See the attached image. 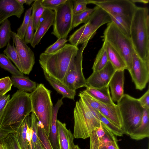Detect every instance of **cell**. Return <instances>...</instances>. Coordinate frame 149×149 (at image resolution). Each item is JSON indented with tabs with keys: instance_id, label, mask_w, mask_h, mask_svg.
<instances>
[{
	"instance_id": "cell-1",
	"label": "cell",
	"mask_w": 149,
	"mask_h": 149,
	"mask_svg": "<svg viewBox=\"0 0 149 149\" xmlns=\"http://www.w3.org/2000/svg\"><path fill=\"white\" fill-rule=\"evenodd\" d=\"M130 37L134 51L149 63V14L147 7H137L132 18Z\"/></svg>"
},
{
	"instance_id": "cell-2",
	"label": "cell",
	"mask_w": 149,
	"mask_h": 149,
	"mask_svg": "<svg viewBox=\"0 0 149 149\" xmlns=\"http://www.w3.org/2000/svg\"><path fill=\"white\" fill-rule=\"evenodd\" d=\"M79 49L77 46L66 43L62 48L54 52L42 53L39 63L43 71L62 83L71 61Z\"/></svg>"
},
{
	"instance_id": "cell-3",
	"label": "cell",
	"mask_w": 149,
	"mask_h": 149,
	"mask_svg": "<svg viewBox=\"0 0 149 149\" xmlns=\"http://www.w3.org/2000/svg\"><path fill=\"white\" fill-rule=\"evenodd\" d=\"M31 112L30 93L18 90L13 95L4 108L0 128L13 129L18 127Z\"/></svg>"
},
{
	"instance_id": "cell-4",
	"label": "cell",
	"mask_w": 149,
	"mask_h": 149,
	"mask_svg": "<svg viewBox=\"0 0 149 149\" xmlns=\"http://www.w3.org/2000/svg\"><path fill=\"white\" fill-rule=\"evenodd\" d=\"M51 91L44 84H38L35 89L30 93L33 113L38 120L43 125L47 135L49 136L52 119L53 104L51 100Z\"/></svg>"
},
{
	"instance_id": "cell-5",
	"label": "cell",
	"mask_w": 149,
	"mask_h": 149,
	"mask_svg": "<svg viewBox=\"0 0 149 149\" xmlns=\"http://www.w3.org/2000/svg\"><path fill=\"white\" fill-rule=\"evenodd\" d=\"M122 123L124 134L129 135L140 125L143 108L138 99L127 94H124L117 102Z\"/></svg>"
},
{
	"instance_id": "cell-6",
	"label": "cell",
	"mask_w": 149,
	"mask_h": 149,
	"mask_svg": "<svg viewBox=\"0 0 149 149\" xmlns=\"http://www.w3.org/2000/svg\"><path fill=\"white\" fill-rule=\"evenodd\" d=\"M105 40L118 52L124 60L129 71L131 68L134 50L130 37L123 33L112 22L107 23L103 35Z\"/></svg>"
},
{
	"instance_id": "cell-7",
	"label": "cell",
	"mask_w": 149,
	"mask_h": 149,
	"mask_svg": "<svg viewBox=\"0 0 149 149\" xmlns=\"http://www.w3.org/2000/svg\"><path fill=\"white\" fill-rule=\"evenodd\" d=\"M73 134L74 138L85 139L90 137L92 130L99 127L101 122L80 98L76 102L74 110Z\"/></svg>"
},
{
	"instance_id": "cell-8",
	"label": "cell",
	"mask_w": 149,
	"mask_h": 149,
	"mask_svg": "<svg viewBox=\"0 0 149 149\" xmlns=\"http://www.w3.org/2000/svg\"><path fill=\"white\" fill-rule=\"evenodd\" d=\"M73 4L72 1L67 0L54 10L55 16L52 34L58 39L67 38L73 29Z\"/></svg>"
},
{
	"instance_id": "cell-9",
	"label": "cell",
	"mask_w": 149,
	"mask_h": 149,
	"mask_svg": "<svg viewBox=\"0 0 149 149\" xmlns=\"http://www.w3.org/2000/svg\"><path fill=\"white\" fill-rule=\"evenodd\" d=\"M89 40L82 44L76 56L72 60L62 83L72 90L86 87V81L83 72V53Z\"/></svg>"
},
{
	"instance_id": "cell-10",
	"label": "cell",
	"mask_w": 149,
	"mask_h": 149,
	"mask_svg": "<svg viewBox=\"0 0 149 149\" xmlns=\"http://www.w3.org/2000/svg\"><path fill=\"white\" fill-rule=\"evenodd\" d=\"M88 3L96 5L108 14L131 19L138 7L132 0H88Z\"/></svg>"
},
{
	"instance_id": "cell-11",
	"label": "cell",
	"mask_w": 149,
	"mask_h": 149,
	"mask_svg": "<svg viewBox=\"0 0 149 149\" xmlns=\"http://www.w3.org/2000/svg\"><path fill=\"white\" fill-rule=\"evenodd\" d=\"M86 24V25L78 44H82L92 38L97 29L102 25L111 22L108 14L100 8L96 6Z\"/></svg>"
},
{
	"instance_id": "cell-12",
	"label": "cell",
	"mask_w": 149,
	"mask_h": 149,
	"mask_svg": "<svg viewBox=\"0 0 149 149\" xmlns=\"http://www.w3.org/2000/svg\"><path fill=\"white\" fill-rule=\"evenodd\" d=\"M136 89L142 90L146 87L149 80V63L143 61L134 51L132 66L129 71Z\"/></svg>"
},
{
	"instance_id": "cell-13",
	"label": "cell",
	"mask_w": 149,
	"mask_h": 149,
	"mask_svg": "<svg viewBox=\"0 0 149 149\" xmlns=\"http://www.w3.org/2000/svg\"><path fill=\"white\" fill-rule=\"evenodd\" d=\"M11 38L15 46L22 69V73L28 75L35 63L34 53L24 40L20 39L15 32L12 31Z\"/></svg>"
},
{
	"instance_id": "cell-14",
	"label": "cell",
	"mask_w": 149,
	"mask_h": 149,
	"mask_svg": "<svg viewBox=\"0 0 149 149\" xmlns=\"http://www.w3.org/2000/svg\"><path fill=\"white\" fill-rule=\"evenodd\" d=\"M116 70L109 61L100 70L93 72L86 79V87L100 88L108 86L109 82Z\"/></svg>"
},
{
	"instance_id": "cell-15",
	"label": "cell",
	"mask_w": 149,
	"mask_h": 149,
	"mask_svg": "<svg viewBox=\"0 0 149 149\" xmlns=\"http://www.w3.org/2000/svg\"><path fill=\"white\" fill-rule=\"evenodd\" d=\"M90 149H102L108 144L117 140L116 136L101 123L99 127L95 128L90 136Z\"/></svg>"
},
{
	"instance_id": "cell-16",
	"label": "cell",
	"mask_w": 149,
	"mask_h": 149,
	"mask_svg": "<svg viewBox=\"0 0 149 149\" xmlns=\"http://www.w3.org/2000/svg\"><path fill=\"white\" fill-rule=\"evenodd\" d=\"M55 16L54 10L45 8L31 44L33 47L38 44L49 28L53 25Z\"/></svg>"
},
{
	"instance_id": "cell-17",
	"label": "cell",
	"mask_w": 149,
	"mask_h": 149,
	"mask_svg": "<svg viewBox=\"0 0 149 149\" xmlns=\"http://www.w3.org/2000/svg\"><path fill=\"white\" fill-rule=\"evenodd\" d=\"M24 9L16 0H0V24L12 16L19 18Z\"/></svg>"
},
{
	"instance_id": "cell-18",
	"label": "cell",
	"mask_w": 149,
	"mask_h": 149,
	"mask_svg": "<svg viewBox=\"0 0 149 149\" xmlns=\"http://www.w3.org/2000/svg\"><path fill=\"white\" fill-rule=\"evenodd\" d=\"M124 70H116L109 83L108 86L110 88L112 95L111 98L113 102H118L124 94Z\"/></svg>"
},
{
	"instance_id": "cell-19",
	"label": "cell",
	"mask_w": 149,
	"mask_h": 149,
	"mask_svg": "<svg viewBox=\"0 0 149 149\" xmlns=\"http://www.w3.org/2000/svg\"><path fill=\"white\" fill-rule=\"evenodd\" d=\"M57 139L58 149H73L74 146V136L68 129L65 123L57 120Z\"/></svg>"
},
{
	"instance_id": "cell-20",
	"label": "cell",
	"mask_w": 149,
	"mask_h": 149,
	"mask_svg": "<svg viewBox=\"0 0 149 149\" xmlns=\"http://www.w3.org/2000/svg\"><path fill=\"white\" fill-rule=\"evenodd\" d=\"M100 103L99 112L109 120L122 130V121L117 104L114 103L108 104L100 102Z\"/></svg>"
},
{
	"instance_id": "cell-21",
	"label": "cell",
	"mask_w": 149,
	"mask_h": 149,
	"mask_svg": "<svg viewBox=\"0 0 149 149\" xmlns=\"http://www.w3.org/2000/svg\"><path fill=\"white\" fill-rule=\"evenodd\" d=\"M134 140H139L149 136V109H143L141 123L129 135Z\"/></svg>"
},
{
	"instance_id": "cell-22",
	"label": "cell",
	"mask_w": 149,
	"mask_h": 149,
	"mask_svg": "<svg viewBox=\"0 0 149 149\" xmlns=\"http://www.w3.org/2000/svg\"><path fill=\"white\" fill-rule=\"evenodd\" d=\"M31 124V117L29 115L19 126L12 129L16 134L21 149H30V145L27 139V130Z\"/></svg>"
},
{
	"instance_id": "cell-23",
	"label": "cell",
	"mask_w": 149,
	"mask_h": 149,
	"mask_svg": "<svg viewBox=\"0 0 149 149\" xmlns=\"http://www.w3.org/2000/svg\"><path fill=\"white\" fill-rule=\"evenodd\" d=\"M63 97L59 99L53 107L49 139L53 149H58L57 139V115L60 107L63 104L62 100Z\"/></svg>"
},
{
	"instance_id": "cell-24",
	"label": "cell",
	"mask_w": 149,
	"mask_h": 149,
	"mask_svg": "<svg viewBox=\"0 0 149 149\" xmlns=\"http://www.w3.org/2000/svg\"><path fill=\"white\" fill-rule=\"evenodd\" d=\"M103 41L105 43L109 61L115 69L116 70L127 69L126 65L120 55L109 43L105 40Z\"/></svg>"
},
{
	"instance_id": "cell-25",
	"label": "cell",
	"mask_w": 149,
	"mask_h": 149,
	"mask_svg": "<svg viewBox=\"0 0 149 149\" xmlns=\"http://www.w3.org/2000/svg\"><path fill=\"white\" fill-rule=\"evenodd\" d=\"M84 91L100 102L108 104L114 103L110 95L109 86L100 88L87 87Z\"/></svg>"
},
{
	"instance_id": "cell-26",
	"label": "cell",
	"mask_w": 149,
	"mask_h": 149,
	"mask_svg": "<svg viewBox=\"0 0 149 149\" xmlns=\"http://www.w3.org/2000/svg\"><path fill=\"white\" fill-rule=\"evenodd\" d=\"M45 78L50 84L63 97L74 100L76 95V91L72 90L61 82L56 79L43 71Z\"/></svg>"
},
{
	"instance_id": "cell-27",
	"label": "cell",
	"mask_w": 149,
	"mask_h": 149,
	"mask_svg": "<svg viewBox=\"0 0 149 149\" xmlns=\"http://www.w3.org/2000/svg\"><path fill=\"white\" fill-rule=\"evenodd\" d=\"M10 79L13 85L19 90L31 93L37 87L36 83L27 77L12 75Z\"/></svg>"
},
{
	"instance_id": "cell-28",
	"label": "cell",
	"mask_w": 149,
	"mask_h": 149,
	"mask_svg": "<svg viewBox=\"0 0 149 149\" xmlns=\"http://www.w3.org/2000/svg\"><path fill=\"white\" fill-rule=\"evenodd\" d=\"M111 22L125 34L130 37L132 19L122 16L108 14Z\"/></svg>"
},
{
	"instance_id": "cell-29",
	"label": "cell",
	"mask_w": 149,
	"mask_h": 149,
	"mask_svg": "<svg viewBox=\"0 0 149 149\" xmlns=\"http://www.w3.org/2000/svg\"><path fill=\"white\" fill-rule=\"evenodd\" d=\"M0 26V49L7 45L11 37V24L7 19Z\"/></svg>"
},
{
	"instance_id": "cell-30",
	"label": "cell",
	"mask_w": 149,
	"mask_h": 149,
	"mask_svg": "<svg viewBox=\"0 0 149 149\" xmlns=\"http://www.w3.org/2000/svg\"><path fill=\"white\" fill-rule=\"evenodd\" d=\"M109 61L105 42H104L101 48L98 52L94 62L92 69L93 72L102 69Z\"/></svg>"
},
{
	"instance_id": "cell-31",
	"label": "cell",
	"mask_w": 149,
	"mask_h": 149,
	"mask_svg": "<svg viewBox=\"0 0 149 149\" xmlns=\"http://www.w3.org/2000/svg\"><path fill=\"white\" fill-rule=\"evenodd\" d=\"M41 0H36L32 6V17L34 30L36 31L45 10V8L42 5Z\"/></svg>"
},
{
	"instance_id": "cell-32",
	"label": "cell",
	"mask_w": 149,
	"mask_h": 149,
	"mask_svg": "<svg viewBox=\"0 0 149 149\" xmlns=\"http://www.w3.org/2000/svg\"><path fill=\"white\" fill-rule=\"evenodd\" d=\"M97 114L102 125L108 129L116 136H123L124 133L122 130L112 123L102 115L99 111Z\"/></svg>"
},
{
	"instance_id": "cell-33",
	"label": "cell",
	"mask_w": 149,
	"mask_h": 149,
	"mask_svg": "<svg viewBox=\"0 0 149 149\" xmlns=\"http://www.w3.org/2000/svg\"><path fill=\"white\" fill-rule=\"evenodd\" d=\"M96 8V6L92 8H87L86 10L81 12L73 14L72 20L73 28L77 26L81 23H85Z\"/></svg>"
},
{
	"instance_id": "cell-34",
	"label": "cell",
	"mask_w": 149,
	"mask_h": 149,
	"mask_svg": "<svg viewBox=\"0 0 149 149\" xmlns=\"http://www.w3.org/2000/svg\"><path fill=\"white\" fill-rule=\"evenodd\" d=\"M0 67L6 70L12 75L23 76L24 74L11 63L9 58L5 54L0 53Z\"/></svg>"
},
{
	"instance_id": "cell-35",
	"label": "cell",
	"mask_w": 149,
	"mask_h": 149,
	"mask_svg": "<svg viewBox=\"0 0 149 149\" xmlns=\"http://www.w3.org/2000/svg\"><path fill=\"white\" fill-rule=\"evenodd\" d=\"M3 52L13 62L18 70L22 73V69L19 58L13 44V45H11L9 42L7 45L6 48Z\"/></svg>"
},
{
	"instance_id": "cell-36",
	"label": "cell",
	"mask_w": 149,
	"mask_h": 149,
	"mask_svg": "<svg viewBox=\"0 0 149 149\" xmlns=\"http://www.w3.org/2000/svg\"><path fill=\"white\" fill-rule=\"evenodd\" d=\"M37 128L38 139L43 149H53L43 125L38 121Z\"/></svg>"
},
{
	"instance_id": "cell-37",
	"label": "cell",
	"mask_w": 149,
	"mask_h": 149,
	"mask_svg": "<svg viewBox=\"0 0 149 149\" xmlns=\"http://www.w3.org/2000/svg\"><path fill=\"white\" fill-rule=\"evenodd\" d=\"M2 142L6 149H21L14 131L10 133Z\"/></svg>"
},
{
	"instance_id": "cell-38",
	"label": "cell",
	"mask_w": 149,
	"mask_h": 149,
	"mask_svg": "<svg viewBox=\"0 0 149 149\" xmlns=\"http://www.w3.org/2000/svg\"><path fill=\"white\" fill-rule=\"evenodd\" d=\"M79 96L82 100L86 104L91 107L95 111H99L100 105V102L93 97L84 91L80 92Z\"/></svg>"
},
{
	"instance_id": "cell-39",
	"label": "cell",
	"mask_w": 149,
	"mask_h": 149,
	"mask_svg": "<svg viewBox=\"0 0 149 149\" xmlns=\"http://www.w3.org/2000/svg\"><path fill=\"white\" fill-rule=\"evenodd\" d=\"M31 117V127L32 130V136L30 149H34L38 139L37 128V123L38 120L34 114L33 113H32Z\"/></svg>"
},
{
	"instance_id": "cell-40",
	"label": "cell",
	"mask_w": 149,
	"mask_h": 149,
	"mask_svg": "<svg viewBox=\"0 0 149 149\" xmlns=\"http://www.w3.org/2000/svg\"><path fill=\"white\" fill-rule=\"evenodd\" d=\"M32 9L31 7L26 10L22 24L17 30V36L22 40L24 39L26 31L30 20Z\"/></svg>"
},
{
	"instance_id": "cell-41",
	"label": "cell",
	"mask_w": 149,
	"mask_h": 149,
	"mask_svg": "<svg viewBox=\"0 0 149 149\" xmlns=\"http://www.w3.org/2000/svg\"><path fill=\"white\" fill-rule=\"evenodd\" d=\"M68 41L67 38H58L54 43L48 47L44 53L49 54L56 52L62 48Z\"/></svg>"
},
{
	"instance_id": "cell-42",
	"label": "cell",
	"mask_w": 149,
	"mask_h": 149,
	"mask_svg": "<svg viewBox=\"0 0 149 149\" xmlns=\"http://www.w3.org/2000/svg\"><path fill=\"white\" fill-rule=\"evenodd\" d=\"M12 83L9 77H6L0 79V96L6 94L11 90Z\"/></svg>"
},
{
	"instance_id": "cell-43",
	"label": "cell",
	"mask_w": 149,
	"mask_h": 149,
	"mask_svg": "<svg viewBox=\"0 0 149 149\" xmlns=\"http://www.w3.org/2000/svg\"><path fill=\"white\" fill-rule=\"evenodd\" d=\"M86 25V24H84L70 36L69 41L71 45L77 47L79 45V42L82 34Z\"/></svg>"
},
{
	"instance_id": "cell-44",
	"label": "cell",
	"mask_w": 149,
	"mask_h": 149,
	"mask_svg": "<svg viewBox=\"0 0 149 149\" xmlns=\"http://www.w3.org/2000/svg\"><path fill=\"white\" fill-rule=\"evenodd\" d=\"M34 31L33 19L31 15L24 37V40L26 44H31L32 42L34 35Z\"/></svg>"
},
{
	"instance_id": "cell-45",
	"label": "cell",
	"mask_w": 149,
	"mask_h": 149,
	"mask_svg": "<svg viewBox=\"0 0 149 149\" xmlns=\"http://www.w3.org/2000/svg\"><path fill=\"white\" fill-rule=\"evenodd\" d=\"M88 4V0L74 1L72 9L73 14L79 13L86 10L88 8L86 6Z\"/></svg>"
},
{
	"instance_id": "cell-46",
	"label": "cell",
	"mask_w": 149,
	"mask_h": 149,
	"mask_svg": "<svg viewBox=\"0 0 149 149\" xmlns=\"http://www.w3.org/2000/svg\"><path fill=\"white\" fill-rule=\"evenodd\" d=\"M67 0H42L41 3L45 8L54 10L58 6L64 3Z\"/></svg>"
},
{
	"instance_id": "cell-47",
	"label": "cell",
	"mask_w": 149,
	"mask_h": 149,
	"mask_svg": "<svg viewBox=\"0 0 149 149\" xmlns=\"http://www.w3.org/2000/svg\"><path fill=\"white\" fill-rule=\"evenodd\" d=\"M141 107L144 109H149V89L140 98L138 99Z\"/></svg>"
},
{
	"instance_id": "cell-48",
	"label": "cell",
	"mask_w": 149,
	"mask_h": 149,
	"mask_svg": "<svg viewBox=\"0 0 149 149\" xmlns=\"http://www.w3.org/2000/svg\"><path fill=\"white\" fill-rule=\"evenodd\" d=\"M10 94H6L4 95L0 96V127L1 119L4 108L10 99Z\"/></svg>"
},
{
	"instance_id": "cell-49",
	"label": "cell",
	"mask_w": 149,
	"mask_h": 149,
	"mask_svg": "<svg viewBox=\"0 0 149 149\" xmlns=\"http://www.w3.org/2000/svg\"><path fill=\"white\" fill-rule=\"evenodd\" d=\"M14 132L11 128H0V141L5 139L10 133Z\"/></svg>"
},
{
	"instance_id": "cell-50",
	"label": "cell",
	"mask_w": 149,
	"mask_h": 149,
	"mask_svg": "<svg viewBox=\"0 0 149 149\" xmlns=\"http://www.w3.org/2000/svg\"><path fill=\"white\" fill-rule=\"evenodd\" d=\"M102 149H120L117 140L111 142L103 147Z\"/></svg>"
},
{
	"instance_id": "cell-51",
	"label": "cell",
	"mask_w": 149,
	"mask_h": 149,
	"mask_svg": "<svg viewBox=\"0 0 149 149\" xmlns=\"http://www.w3.org/2000/svg\"><path fill=\"white\" fill-rule=\"evenodd\" d=\"M133 2L134 3L138 2L147 4L148 3L149 0H132Z\"/></svg>"
},
{
	"instance_id": "cell-52",
	"label": "cell",
	"mask_w": 149,
	"mask_h": 149,
	"mask_svg": "<svg viewBox=\"0 0 149 149\" xmlns=\"http://www.w3.org/2000/svg\"><path fill=\"white\" fill-rule=\"evenodd\" d=\"M34 149H43L41 143L38 139Z\"/></svg>"
},
{
	"instance_id": "cell-53",
	"label": "cell",
	"mask_w": 149,
	"mask_h": 149,
	"mask_svg": "<svg viewBox=\"0 0 149 149\" xmlns=\"http://www.w3.org/2000/svg\"><path fill=\"white\" fill-rule=\"evenodd\" d=\"M16 1L19 4L22 6L24 3H26L25 0H16Z\"/></svg>"
},
{
	"instance_id": "cell-54",
	"label": "cell",
	"mask_w": 149,
	"mask_h": 149,
	"mask_svg": "<svg viewBox=\"0 0 149 149\" xmlns=\"http://www.w3.org/2000/svg\"><path fill=\"white\" fill-rule=\"evenodd\" d=\"M26 0V5L30 6L31 4L33 1H34L35 0Z\"/></svg>"
},
{
	"instance_id": "cell-55",
	"label": "cell",
	"mask_w": 149,
	"mask_h": 149,
	"mask_svg": "<svg viewBox=\"0 0 149 149\" xmlns=\"http://www.w3.org/2000/svg\"><path fill=\"white\" fill-rule=\"evenodd\" d=\"M73 149H81L78 145H74Z\"/></svg>"
},
{
	"instance_id": "cell-56",
	"label": "cell",
	"mask_w": 149,
	"mask_h": 149,
	"mask_svg": "<svg viewBox=\"0 0 149 149\" xmlns=\"http://www.w3.org/2000/svg\"><path fill=\"white\" fill-rule=\"evenodd\" d=\"M2 140L0 141V149H3Z\"/></svg>"
},
{
	"instance_id": "cell-57",
	"label": "cell",
	"mask_w": 149,
	"mask_h": 149,
	"mask_svg": "<svg viewBox=\"0 0 149 149\" xmlns=\"http://www.w3.org/2000/svg\"><path fill=\"white\" fill-rule=\"evenodd\" d=\"M2 146H3V149H6L4 146L3 144H2Z\"/></svg>"
}]
</instances>
